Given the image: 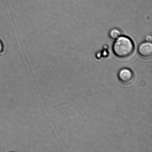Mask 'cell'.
<instances>
[{
	"label": "cell",
	"mask_w": 152,
	"mask_h": 152,
	"mask_svg": "<svg viewBox=\"0 0 152 152\" xmlns=\"http://www.w3.org/2000/svg\"><path fill=\"white\" fill-rule=\"evenodd\" d=\"M134 43L130 38L124 36H121L116 39L113 45V51L115 55L120 58L128 57L134 50Z\"/></svg>",
	"instance_id": "cell-1"
},
{
	"label": "cell",
	"mask_w": 152,
	"mask_h": 152,
	"mask_svg": "<svg viewBox=\"0 0 152 152\" xmlns=\"http://www.w3.org/2000/svg\"><path fill=\"white\" fill-rule=\"evenodd\" d=\"M118 76L121 83L123 84H130L134 81L133 72L129 68H123L120 69L119 71Z\"/></svg>",
	"instance_id": "cell-2"
},
{
	"label": "cell",
	"mask_w": 152,
	"mask_h": 152,
	"mask_svg": "<svg viewBox=\"0 0 152 152\" xmlns=\"http://www.w3.org/2000/svg\"><path fill=\"white\" fill-rule=\"evenodd\" d=\"M138 52L141 56L144 58H149L152 55V44L151 42L141 43L138 48Z\"/></svg>",
	"instance_id": "cell-3"
},
{
	"label": "cell",
	"mask_w": 152,
	"mask_h": 152,
	"mask_svg": "<svg viewBox=\"0 0 152 152\" xmlns=\"http://www.w3.org/2000/svg\"><path fill=\"white\" fill-rule=\"evenodd\" d=\"M109 35L111 39L116 40L121 36V32L117 28H113L110 31Z\"/></svg>",
	"instance_id": "cell-4"
},
{
	"label": "cell",
	"mask_w": 152,
	"mask_h": 152,
	"mask_svg": "<svg viewBox=\"0 0 152 152\" xmlns=\"http://www.w3.org/2000/svg\"><path fill=\"white\" fill-rule=\"evenodd\" d=\"M145 40L148 42H151L152 41V37L151 35H148L146 36Z\"/></svg>",
	"instance_id": "cell-5"
},
{
	"label": "cell",
	"mask_w": 152,
	"mask_h": 152,
	"mask_svg": "<svg viewBox=\"0 0 152 152\" xmlns=\"http://www.w3.org/2000/svg\"><path fill=\"white\" fill-rule=\"evenodd\" d=\"M4 47L2 42L0 40V54L2 53L4 50Z\"/></svg>",
	"instance_id": "cell-6"
}]
</instances>
